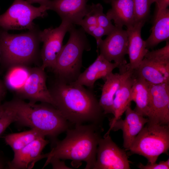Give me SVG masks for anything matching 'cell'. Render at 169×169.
<instances>
[{
  "mask_svg": "<svg viewBox=\"0 0 169 169\" xmlns=\"http://www.w3.org/2000/svg\"><path fill=\"white\" fill-rule=\"evenodd\" d=\"M49 89L54 107L72 125L87 123L100 125L105 114L91 91L58 78Z\"/></svg>",
  "mask_w": 169,
  "mask_h": 169,
  "instance_id": "obj_1",
  "label": "cell"
},
{
  "mask_svg": "<svg viewBox=\"0 0 169 169\" xmlns=\"http://www.w3.org/2000/svg\"><path fill=\"white\" fill-rule=\"evenodd\" d=\"M66 131L65 138L54 141L51 150L46 154L47 160L52 158L70 160L74 167H78L81 161L86 163L85 169H94L98 142L101 138L100 126L94 124L74 125Z\"/></svg>",
  "mask_w": 169,
  "mask_h": 169,
  "instance_id": "obj_2",
  "label": "cell"
},
{
  "mask_svg": "<svg viewBox=\"0 0 169 169\" xmlns=\"http://www.w3.org/2000/svg\"><path fill=\"white\" fill-rule=\"evenodd\" d=\"M12 100L16 111L15 122L35 129L54 141L58 135L66 131L72 125L50 104L27 103L17 97Z\"/></svg>",
  "mask_w": 169,
  "mask_h": 169,
  "instance_id": "obj_3",
  "label": "cell"
},
{
  "mask_svg": "<svg viewBox=\"0 0 169 169\" xmlns=\"http://www.w3.org/2000/svg\"><path fill=\"white\" fill-rule=\"evenodd\" d=\"M36 27L26 33L13 34L0 28V63L2 69L16 65L28 66L37 59L41 42Z\"/></svg>",
  "mask_w": 169,
  "mask_h": 169,
  "instance_id": "obj_4",
  "label": "cell"
},
{
  "mask_svg": "<svg viewBox=\"0 0 169 169\" xmlns=\"http://www.w3.org/2000/svg\"><path fill=\"white\" fill-rule=\"evenodd\" d=\"M69 32L68 40L63 46L52 69L57 78L67 83L77 79L81 73L83 53L91 49L85 32L81 28H77L73 25Z\"/></svg>",
  "mask_w": 169,
  "mask_h": 169,
  "instance_id": "obj_5",
  "label": "cell"
},
{
  "mask_svg": "<svg viewBox=\"0 0 169 169\" xmlns=\"http://www.w3.org/2000/svg\"><path fill=\"white\" fill-rule=\"evenodd\" d=\"M136 137L129 150L146 158L148 163H156L169 149V125L148 122Z\"/></svg>",
  "mask_w": 169,
  "mask_h": 169,
  "instance_id": "obj_6",
  "label": "cell"
},
{
  "mask_svg": "<svg viewBox=\"0 0 169 169\" xmlns=\"http://www.w3.org/2000/svg\"><path fill=\"white\" fill-rule=\"evenodd\" d=\"M48 10L45 6L35 7L26 0H14L6 11L0 15V28L7 31L33 29L36 27L33 20L45 16Z\"/></svg>",
  "mask_w": 169,
  "mask_h": 169,
  "instance_id": "obj_7",
  "label": "cell"
},
{
  "mask_svg": "<svg viewBox=\"0 0 169 169\" xmlns=\"http://www.w3.org/2000/svg\"><path fill=\"white\" fill-rule=\"evenodd\" d=\"M74 25L62 21L60 25L40 31L39 36L43 44L40 52L42 61L41 67L44 69L50 68L52 69L55 66L57 59L63 47V42L66 33Z\"/></svg>",
  "mask_w": 169,
  "mask_h": 169,
  "instance_id": "obj_8",
  "label": "cell"
},
{
  "mask_svg": "<svg viewBox=\"0 0 169 169\" xmlns=\"http://www.w3.org/2000/svg\"><path fill=\"white\" fill-rule=\"evenodd\" d=\"M128 36L126 30L115 26L114 29L97 46L100 54L105 59L117 64L120 72L127 69L125 56L127 54Z\"/></svg>",
  "mask_w": 169,
  "mask_h": 169,
  "instance_id": "obj_9",
  "label": "cell"
},
{
  "mask_svg": "<svg viewBox=\"0 0 169 169\" xmlns=\"http://www.w3.org/2000/svg\"><path fill=\"white\" fill-rule=\"evenodd\" d=\"M128 156L105 134L99 140L94 169H130Z\"/></svg>",
  "mask_w": 169,
  "mask_h": 169,
  "instance_id": "obj_10",
  "label": "cell"
},
{
  "mask_svg": "<svg viewBox=\"0 0 169 169\" xmlns=\"http://www.w3.org/2000/svg\"><path fill=\"white\" fill-rule=\"evenodd\" d=\"M46 80L44 69L41 66L30 68L29 76L25 83L16 92L17 97L28 100L33 103L38 101L48 103L54 107V101L46 85Z\"/></svg>",
  "mask_w": 169,
  "mask_h": 169,
  "instance_id": "obj_11",
  "label": "cell"
},
{
  "mask_svg": "<svg viewBox=\"0 0 169 169\" xmlns=\"http://www.w3.org/2000/svg\"><path fill=\"white\" fill-rule=\"evenodd\" d=\"M149 122L169 125V84H150Z\"/></svg>",
  "mask_w": 169,
  "mask_h": 169,
  "instance_id": "obj_12",
  "label": "cell"
},
{
  "mask_svg": "<svg viewBox=\"0 0 169 169\" xmlns=\"http://www.w3.org/2000/svg\"><path fill=\"white\" fill-rule=\"evenodd\" d=\"M125 117L124 120L120 118L110 126L106 134H110V131L121 130L123 132V146L126 150H129L136 137L141 131L146 124L149 121L139 114L131 106L125 112Z\"/></svg>",
  "mask_w": 169,
  "mask_h": 169,
  "instance_id": "obj_13",
  "label": "cell"
},
{
  "mask_svg": "<svg viewBox=\"0 0 169 169\" xmlns=\"http://www.w3.org/2000/svg\"><path fill=\"white\" fill-rule=\"evenodd\" d=\"M49 141L41 137L34 140L24 147L14 153L11 161L7 163L10 169H30L38 161L46 158V154H42L43 150Z\"/></svg>",
  "mask_w": 169,
  "mask_h": 169,
  "instance_id": "obj_14",
  "label": "cell"
},
{
  "mask_svg": "<svg viewBox=\"0 0 169 169\" xmlns=\"http://www.w3.org/2000/svg\"><path fill=\"white\" fill-rule=\"evenodd\" d=\"M88 0H49L46 7L55 12L62 21L79 25L88 11Z\"/></svg>",
  "mask_w": 169,
  "mask_h": 169,
  "instance_id": "obj_15",
  "label": "cell"
},
{
  "mask_svg": "<svg viewBox=\"0 0 169 169\" xmlns=\"http://www.w3.org/2000/svg\"><path fill=\"white\" fill-rule=\"evenodd\" d=\"M145 23H136L133 26L127 28L128 36L127 54L129 60V62L127 65V69L134 71L136 69L149 51L141 34L142 28Z\"/></svg>",
  "mask_w": 169,
  "mask_h": 169,
  "instance_id": "obj_16",
  "label": "cell"
},
{
  "mask_svg": "<svg viewBox=\"0 0 169 169\" xmlns=\"http://www.w3.org/2000/svg\"><path fill=\"white\" fill-rule=\"evenodd\" d=\"M119 67L116 63L108 61L99 54L94 62L80 74L75 81L71 83L92 89L97 80L100 79H104L114 69Z\"/></svg>",
  "mask_w": 169,
  "mask_h": 169,
  "instance_id": "obj_17",
  "label": "cell"
},
{
  "mask_svg": "<svg viewBox=\"0 0 169 169\" xmlns=\"http://www.w3.org/2000/svg\"><path fill=\"white\" fill-rule=\"evenodd\" d=\"M134 70L127 69L117 90L113 101L114 117L110 122V126L121 118L123 114L131 106V94L135 77Z\"/></svg>",
  "mask_w": 169,
  "mask_h": 169,
  "instance_id": "obj_18",
  "label": "cell"
},
{
  "mask_svg": "<svg viewBox=\"0 0 169 169\" xmlns=\"http://www.w3.org/2000/svg\"><path fill=\"white\" fill-rule=\"evenodd\" d=\"M111 8L106 14L116 27L126 28L135 24V15L133 0H111Z\"/></svg>",
  "mask_w": 169,
  "mask_h": 169,
  "instance_id": "obj_19",
  "label": "cell"
},
{
  "mask_svg": "<svg viewBox=\"0 0 169 169\" xmlns=\"http://www.w3.org/2000/svg\"><path fill=\"white\" fill-rule=\"evenodd\" d=\"M126 70L119 73L112 72L104 79L105 83L102 89L99 103L105 115H114V100Z\"/></svg>",
  "mask_w": 169,
  "mask_h": 169,
  "instance_id": "obj_20",
  "label": "cell"
},
{
  "mask_svg": "<svg viewBox=\"0 0 169 169\" xmlns=\"http://www.w3.org/2000/svg\"><path fill=\"white\" fill-rule=\"evenodd\" d=\"M151 34L145 41L148 49L164 41L169 40V10L168 8L156 12Z\"/></svg>",
  "mask_w": 169,
  "mask_h": 169,
  "instance_id": "obj_21",
  "label": "cell"
},
{
  "mask_svg": "<svg viewBox=\"0 0 169 169\" xmlns=\"http://www.w3.org/2000/svg\"><path fill=\"white\" fill-rule=\"evenodd\" d=\"M150 84L143 79L135 77L131 89V100L136 105L134 110L144 117L148 115Z\"/></svg>",
  "mask_w": 169,
  "mask_h": 169,
  "instance_id": "obj_22",
  "label": "cell"
},
{
  "mask_svg": "<svg viewBox=\"0 0 169 169\" xmlns=\"http://www.w3.org/2000/svg\"><path fill=\"white\" fill-rule=\"evenodd\" d=\"M30 68L28 66L16 65L7 69L3 82L7 88L16 92L24 85L29 76Z\"/></svg>",
  "mask_w": 169,
  "mask_h": 169,
  "instance_id": "obj_23",
  "label": "cell"
},
{
  "mask_svg": "<svg viewBox=\"0 0 169 169\" xmlns=\"http://www.w3.org/2000/svg\"><path fill=\"white\" fill-rule=\"evenodd\" d=\"M133 74L136 75L135 77L142 79L151 84H169V79L164 76L153 63L145 58L134 71Z\"/></svg>",
  "mask_w": 169,
  "mask_h": 169,
  "instance_id": "obj_24",
  "label": "cell"
},
{
  "mask_svg": "<svg viewBox=\"0 0 169 169\" xmlns=\"http://www.w3.org/2000/svg\"><path fill=\"white\" fill-rule=\"evenodd\" d=\"M45 137L33 129L19 133H11L4 137L6 144L12 149L14 153L19 151L35 139Z\"/></svg>",
  "mask_w": 169,
  "mask_h": 169,
  "instance_id": "obj_25",
  "label": "cell"
},
{
  "mask_svg": "<svg viewBox=\"0 0 169 169\" xmlns=\"http://www.w3.org/2000/svg\"><path fill=\"white\" fill-rule=\"evenodd\" d=\"M16 111L12 100L0 104V136L12 123L15 122Z\"/></svg>",
  "mask_w": 169,
  "mask_h": 169,
  "instance_id": "obj_26",
  "label": "cell"
},
{
  "mask_svg": "<svg viewBox=\"0 0 169 169\" xmlns=\"http://www.w3.org/2000/svg\"><path fill=\"white\" fill-rule=\"evenodd\" d=\"M135 15V23L146 22L149 14L151 5L154 0H133Z\"/></svg>",
  "mask_w": 169,
  "mask_h": 169,
  "instance_id": "obj_27",
  "label": "cell"
},
{
  "mask_svg": "<svg viewBox=\"0 0 169 169\" xmlns=\"http://www.w3.org/2000/svg\"><path fill=\"white\" fill-rule=\"evenodd\" d=\"M145 58L155 63L162 64H169V41H166V45L163 48L149 51Z\"/></svg>",
  "mask_w": 169,
  "mask_h": 169,
  "instance_id": "obj_28",
  "label": "cell"
},
{
  "mask_svg": "<svg viewBox=\"0 0 169 169\" xmlns=\"http://www.w3.org/2000/svg\"><path fill=\"white\" fill-rule=\"evenodd\" d=\"M98 25L103 28L108 35L115 28V26L112 24L111 21L103 13V8L100 3H94Z\"/></svg>",
  "mask_w": 169,
  "mask_h": 169,
  "instance_id": "obj_29",
  "label": "cell"
},
{
  "mask_svg": "<svg viewBox=\"0 0 169 169\" xmlns=\"http://www.w3.org/2000/svg\"><path fill=\"white\" fill-rule=\"evenodd\" d=\"M82 28L85 33L92 36L95 38L97 46L102 39V37L104 35H108L106 31L98 25L86 27Z\"/></svg>",
  "mask_w": 169,
  "mask_h": 169,
  "instance_id": "obj_30",
  "label": "cell"
},
{
  "mask_svg": "<svg viewBox=\"0 0 169 169\" xmlns=\"http://www.w3.org/2000/svg\"><path fill=\"white\" fill-rule=\"evenodd\" d=\"M138 167L141 169H169V159L166 161H161L158 163L152 164L148 163L144 165L140 163Z\"/></svg>",
  "mask_w": 169,
  "mask_h": 169,
  "instance_id": "obj_31",
  "label": "cell"
},
{
  "mask_svg": "<svg viewBox=\"0 0 169 169\" xmlns=\"http://www.w3.org/2000/svg\"><path fill=\"white\" fill-rule=\"evenodd\" d=\"M49 163L51 164L53 168L54 169H72L66 166L64 161H61V159H59L54 158L46 160L43 168Z\"/></svg>",
  "mask_w": 169,
  "mask_h": 169,
  "instance_id": "obj_32",
  "label": "cell"
},
{
  "mask_svg": "<svg viewBox=\"0 0 169 169\" xmlns=\"http://www.w3.org/2000/svg\"><path fill=\"white\" fill-rule=\"evenodd\" d=\"M156 4L157 12L168 8L169 5V0H154Z\"/></svg>",
  "mask_w": 169,
  "mask_h": 169,
  "instance_id": "obj_33",
  "label": "cell"
},
{
  "mask_svg": "<svg viewBox=\"0 0 169 169\" xmlns=\"http://www.w3.org/2000/svg\"><path fill=\"white\" fill-rule=\"evenodd\" d=\"M7 89L3 81L0 79V104L6 95Z\"/></svg>",
  "mask_w": 169,
  "mask_h": 169,
  "instance_id": "obj_34",
  "label": "cell"
},
{
  "mask_svg": "<svg viewBox=\"0 0 169 169\" xmlns=\"http://www.w3.org/2000/svg\"><path fill=\"white\" fill-rule=\"evenodd\" d=\"M49 0H26L29 3H38L41 6H46Z\"/></svg>",
  "mask_w": 169,
  "mask_h": 169,
  "instance_id": "obj_35",
  "label": "cell"
},
{
  "mask_svg": "<svg viewBox=\"0 0 169 169\" xmlns=\"http://www.w3.org/2000/svg\"><path fill=\"white\" fill-rule=\"evenodd\" d=\"M5 166V164L1 158H0V169H3Z\"/></svg>",
  "mask_w": 169,
  "mask_h": 169,
  "instance_id": "obj_36",
  "label": "cell"
},
{
  "mask_svg": "<svg viewBox=\"0 0 169 169\" xmlns=\"http://www.w3.org/2000/svg\"><path fill=\"white\" fill-rule=\"evenodd\" d=\"M104 1L106 3H110L111 0H104Z\"/></svg>",
  "mask_w": 169,
  "mask_h": 169,
  "instance_id": "obj_37",
  "label": "cell"
}]
</instances>
